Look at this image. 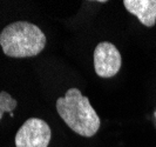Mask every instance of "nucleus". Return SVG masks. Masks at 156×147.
<instances>
[{
  "label": "nucleus",
  "instance_id": "nucleus-5",
  "mask_svg": "<svg viewBox=\"0 0 156 147\" xmlns=\"http://www.w3.org/2000/svg\"><path fill=\"white\" fill-rule=\"evenodd\" d=\"M126 9L137 17L140 23L147 27L156 24V0H123Z\"/></svg>",
  "mask_w": 156,
  "mask_h": 147
},
{
  "label": "nucleus",
  "instance_id": "nucleus-6",
  "mask_svg": "<svg viewBox=\"0 0 156 147\" xmlns=\"http://www.w3.org/2000/svg\"><path fill=\"white\" fill-rule=\"evenodd\" d=\"M18 106V101L12 98L11 94H8L7 92L2 91L0 92V120L2 119V114L5 112L12 113Z\"/></svg>",
  "mask_w": 156,
  "mask_h": 147
},
{
  "label": "nucleus",
  "instance_id": "nucleus-2",
  "mask_svg": "<svg viewBox=\"0 0 156 147\" xmlns=\"http://www.w3.org/2000/svg\"><path fill=\"white\" fill-rule=\"evenodd\" d=\"M46 42L45 33L28 21L9 24L0 33L2 52L11 58L35 57L44 51Z\"/></svg>",
  "mask_w": 156,
  "mask_h": 147
},
{
  "label": "nucleus",
  "instance_id": "nucleus-1",
  "mask_svg": "<svg viewBox=\"0 0 156 147\" xmlns=\"http://www.w3.org/2000/svg\"><path fill=\"white\" fill-rule=\"evenodd\" d=\"M56 111L70 130L81 137H93L101 126V120L89 99L75 87L69 88L65 97L56 100Z\"/></svg>",
  "mask_w": 156,
  "mask_h": 147
},
{
  "label": "nucleus",
  "instance_id": "nucleus-7",
  "mask_svg": "<svg viewBox=\"0 0 156 147\" xmlns=\"http://www.w3.org/2000/svg\"><path fill=\"white\" fill-rule=\"evenodd\" d=\"M155 116H156V112H155Z\"/></svg>",
  "mask_w": 156,
  "mask_h": 147
},
{
  "label": "nucleus",
  "instance_id": "nucleus-3",
  "mask_svg": "<svg viewBox=\"0 0 156 147\" xmlns=\"http://www.w3.org/2000/svg\"><path fill=\"white\" fill-rule=\"evenodd\" d=\"M51 137V127L45 120L30 118L16 132V147H48Z\"/></svg>",
  "mask_w": 156,
  "mask_h": 147
},
{
  "label": "nucleus",
  "instance_id": "nucleus-4",
  "mask_svg": "<svg viewBox=\"0 0 156 147\" xmlns=\"http://www.w3.org/2000/svg\"><path fill=\"white\" fill-rule=\"evenodd\" d=\"M122 66V57L116 46L108 41L98 44L94 50V70L99 77L108 79L119 73Z\"/></svg>",
  "mask_w": 156,
  "mask_h": 147
}]
</instances>
